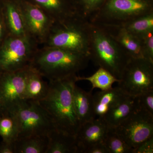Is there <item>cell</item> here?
<instances>
[{
	"label": "cell",
	"instance_id": "cell-20",
	"mask_svg": "<svg viewBox=\"0 0 153 153\" xmlns=\"http://www.w3.org/2000/svg\"><path fill=\"white\" fill-rule=\"evenodd\" d=\"M48 137L46 153H78L75 136L55 128Z\"/></svg>",
	"mask_w": 153,
	"mask_h": 153
},
{
	"label": "cell",
	"instance_id": "cell-17",
	"mask_svg": "<svg viewBox=\"0 0 153 153\" xmlns=\"http://www.w3.org/2000/svg\"><path fill=\"white\" fill-rule=\"evenodd\" d=\"M92 91L87 92L76 84L74 85L73 89V102L75 112L80 125L95 118Z\"/></svg>",
	"mask_w": 153,
	"mask_h": 153
},
{
	"label": "cell",
	"instance_id": "cell-29",
	"mask_svg": "<svg viewBox=\"0 0 153 153\" xmlns=\"http://www.w3.org/2000/svg\"><path fill=\"white\" fill-rule=\"evenodd\" d=\"M153 137L145 141L134 149L133 153H153Z\"/></svg>",
	"mask_w": 153,
	"mask_h": 153
},
{
	"label": "cell",
	"instance_id": "cell-21",
	"mask_svg": "<svg viewBox=\"0 0 153 153\" xmlns=\"http://www.w3.org/2000/svg\"><path fill=\"white\" fill-rule=\"evenodd\" d=\"M48 136H38L17 139L15 141L16 153H46Z\"/></svg>",
	"mask_w": 153,
	"mask_h": 153
},
{
	"label": "cell",
	"instance_id": "cell-1",
	"mask_svg": "<svg viewBox=\"0 0 153 153\" xmlns=\"http://www.w3.org/2000/svg\"><path fill=\"white\" fill-rule=\"evenodd\" d=\"M76 76L49 81L47 95L38 102L55 129L74 136L80 125L73 102Z\"/></svg>",
	"mask_w": 153,
	"mask_h": 153
},
{
	"label": "cell",
	"instance_id": "cell-26",
	"mask_svg": "<svg viewBox=\"0 0 153 153\" xmlns=\"http://www.w3.org/2000/svg\"><path fill=\"white\" fill-rule=\"evenodd\" d=\"M0 136L8 142H15L19 136L16 121L7 110L0 116Z\"/></svg>",
	"mask_w": 153,
	"mask_h": 153
},
{
	"label": "cell",
	"instance_id": "cell-11",
	"mask_svg": "<svg viewBox=\"0 0 153 153\" xmlns=\"http://www.w3.org/2000/svg\"><path fill=\"white\" fill-rule=\"evenodd\" d=\"M30 67L19 71L0 73V95L5 109L24 99Z\"/></svg>",
	"mask_w": 153,
	"mask_h": 153
},
{
	"label": "cell",
	"instance_id": "cell-19",
	"mask_svg": "<svg viewBox=\"0 0 153 153\" xmlns=\"http://www.w3.org/2000/svg\"><path fill=\"white\" fill-rule=\"evenodd\" d=\"M38 71L30 66L28 70L24 100L39 102L46 96L49 89V83Z\"/></svg>",
	"mask_w": 153,
	"mask_h": 153
},
{
	"label": "cell",
	"instance_id": "cell-4",
	"mask_svg": "<svg viewBox=\"0 0 153 153\" xmlns=\"http://www.w3.org/2000/svg\"><path fill=\"white\" fill-rule=\"evenodd\" d=\"M90 22L76 14L54 22L44 47H56L88 55Z\"/></svg>",
	"mask_w": 153,
	"mask_h": 153
},
{
	"label": "cell",
	"instance_id": "cell-33",
	"mask_svg": "<svg viewBox=\"0 0 153 153\" xmlns=\"http://www.w3.org/2000/svg\"><path fill=\"white\" fill-rule=\"evenodd\" d=\"M5 110H6L4 108L1 97V95H0V116L2 114L3 112Z\"/></svg>",
	"mask_w": 153,
	"mask_h": 153
},
{
	"label": "cell",
	"instance_id": "cell-18",
	"mask_svg": "<svg viewBox=\"0 0 153 153\" xmlns=\"http://www.w3.org/2000/svg\"><path fill=\"white\" fill-rule=\"evenodd\" d=\"M136 109L134 97L127 95L109 109L102 118L108 128H115Z\"/></svg>",
	"mask_w": 153,
	"mask_h": 153
},
{
	"label": "cell",
	"instance_id": "cell-8",
	"mask_svg": "<svg viewBox=\"0 0 153 153\" xmlns=\"http://www.w3.org/2000/svg\"><path fill=\"white\" fill-rule=\"evenodd\" d=\"M118 83L124 93L134 97L153 90V62L142 57H131Z\"/></svg>",
	"mask_w": 153,
	"mask_h": 153
},
{
	"label": "cell",
	"instance_id": "cell-22",
	"mask_svg": "<svg viewBox=\"0 0 153 153\" xmlns=\"http://www.w3.org/2000/svg\"><path fill=\"white\" fill-rule=\"evenodd\" d=\"M121 26L140 39L153 31V11L140 16Z\"/></svg>",
	"mask_w": 153,
	"mask_h": 153
},
{
	"label": "cell",
	"instance_id": "cell-10",
	"mask_svg": "<svg viewBox=\"0 0 153 153\" xmlns=\"http://www.w3.org/2000/svg\"><path fill=\"white\" fill-rule=\"evenodd\" d=\"M28 36L43 45L55 21L41 8L27 0H19Z\"/></svg>",
	"mask_w": 153,
	"mask_h": 153
},
{
	"label": "cell",
	"instance_id": "cell-32",
	"mask_svg": "<svg viewBox=\"0 0 153 153\" xmlns=\"http://www.w3.org/2000/svg\"><path fill=\"white\" fill-rule=\"evenodd\" d=\"M0 153H16L15 142L2 140L0 144Z\"/></svg>",
	"mask_w": 153,
	"mask_h": 153
},
{
	"label": "cell",
	"instance_id": "cell-14",
	"mask_svg": "<svg viewBox=\"0 0 153 153\" xmlns=\"http://www.w3.org/2000/svg\"><path fill=\"white\" fill-rule=\"evenodd\" d=\"M121 45L131 57H143L140 39L121 25H98Z\"/></svg>",
	"mask_w": 153,
	"mask_h": 153
},
{
	"label": "cell",
	"instance_id": "cell-31",
	"mask_svg": "<svg viewBox=\"0 0 153 153\" xmlns=\"http://www.w3.org/2000/svg\"><path fill=\"white\" fill-rule=\"evenodd\" d=\"M8 36L3 15L2 0H0V45Z\"/></svg>",
	"mask_w": 153,
	"mask_h": 153
},
{
	"label": "cell",
	"instance_id": "cell-7",
	"mask_svg": "<svg viewBox=\"0 0 153 153\" xmlns=\"http://www.w3.org/2000/svg\"><path fill=\"white\" fill-rule=\"evenodd\" d=\"M38 46L30 37L7 36L0 45V73L30 66Z\"/></svg>",
	"mask_w": 153,
	"mask_h": 153
},
{
	"label": "cell",
	"instance_id": "cell-3",
	"mask_svg": "<svg viewBox=\"0 0 153 153\" xmlns=\"http://www.w3.org/2000/svg\"><path fill=\"white\" fill-rule=\"evenodd\" d=\"M91 23L88 56L95 65L120 80L131 57L123 47L98 25Z\"/></svg>",
	"mask_w": 153,
	"mask_h": 153
},
{
	"label": "cell",
	"instance_id": "cell-12",
	"mask_svg": "<svg viewBox=\"0 0 153 153\" xmlns=\"http://www.w3.org/2000/svg\"><path fill=\"white\" fill-rule=\"evenodd\" d=\"M108 128L105 121L101 117L81 124L75 136L78 153H82L92 145L103 143Z\"/></svg>",
	"mask_w": 153,
	"mask_h": 153
},
{
	"label": "cell",
	"instance_id": "cell-15",
	"mask_svg": "<svg viewBox=\"0 0 153 153\" xmlns=\"http://www.w3.org/2000/svg\"><path fill=\"white\" fill-rule=\"evenodd\" d=\"M45 11L55 22H59L76 14L73 0H27Z\"/></svg>",
	"mask_w": 153,
	"mask_h": 153
},
{
	"label": "cell",
	"instance_id": "cell-23",
	"mask_svg": "<svg viewBox=\"0 0 153 153\" xmlns=\"http://www.w3.org/2000/svg\"><path fill=\"white\" fill-rule=\"evenodd\" d=\"M76 80H87L92 85L91 91L97 88L101 91L108 90L112 88L113 84L120 80L116 78L110 72L104 68L99 67L92 75L88 77L76 76Z\"/></svg>",
	"mask_w": 153,
	"mask_h": 153
},
{
	"label": "cell",
	"instance_id": "cell-24",
	"mask_svg": "<svg viewBox=\"0 0 153 153\" xmlns=\"http://www.w3.org/2000/svg\"><path fill=\"white\" fill-rule=\"evenodd\" d=\"M78 16L89 22L95 18L105 0H73Z\"/></svg>",
	"mask_w": 153,
	"mask_h": 153
},
{
	"label": "cell",
	"instance_id": "cell-13",
	"mask_svg": "<svg viewBox=\"0 0 153 153\" xmlns=\"http://www.w3.org/2000/svg\"><path fill=\"white\" fill-rule=\"evenodd\" d=\"M3 15L8 36L29 37L19 0H2Z\"/></svg>",
	"mask_w": 153,
	"mask_h": 153
},
{
	"label": "cell",
	"instance_id": "cell-6",
	"mask_svg": "<svg viewBox=\"0 0 153 153\" xmlns=\"http://www.w3.org/2000/svg\"><path fill=\"white\" fill-rule=\"evenodd\" d=\"M152 11V0H105L90 23L122 25Z\"/></svg>",
	"mask_w": 153,
	"mask_h": 153
},
{
	"label": "cell",
	"instance_id": "cell-16",
	"mask_svg": "<svg viewBox=\"0 0 153 153\" xmlns=\"http://www.w3.org/2000/svg\"><path fill=\"white\" fill-rule=\"evenodd\" d=\"M127 95L118 86L96 92L93 95L94 110L96 117H103L109 109Z\"/></svg>",
	"mask_w": 153,
	"mask_h": 153
},
{
	"label": "cell",
	"instance_id": "cell-28",
	"mask_svg": "<svg viewBox=\"0 0 153 153\" xmlns=\"http://www.w3.org/2000/svg\"><path fill=\"white\" fill-rule=\"evenodd\" d=\"M143 58L153 62V31L140 38Z\"/></svg>",
	"mask_w": 153,
	"mask_h": 153
},
{
	"label": "cell",
	"instance_id": "cell-9",
	"mask_svg": "<svg viewBox=\"0 0 153 153\" xmlns=\"http://www.w3.org/2000/svg\"><path fill=\"white\" fill-rule=\"evenodd\" d=\"M115 129L134 150L141 143L153 137V116L136 109Z\"/></svg>",
	"mask_w": 153,
	"mask_h": 153
},
{
	"label": "cell",
	"instance_id": "cell-27",
	"mask_svg": "<svg viewBox=\"0 0 153 153\" xmlns=\"http://www.w3.org/2000/svg\"><path fill=\"white\" fill-rule=\"evenodd\" d=\"M136 108L153 116V90L134 97Z\"/></svg>",
	"mask_w": 153,
	"mask_h": 153
},
{
	"label": "cell",
	"instance_id": "cell-30",
	"mask_svg": "<svg viewBox=\"0 0 153 153\" xmlns=\"http://www.w3.org/2000/svg\"><path fill=\"white\" fill-rule=\"evenodd\" d=\"M82 153H110L104 143H100L88 147Z\"/></svg>",
	"mask_w": 153,
	"mask_h": 153
},
{
	"label": "cell",
	"instance_id": "cell-2",
	"mask_svg": "<svg viewBox=\"0 0 153 153\" xmlns=\"http://www.w3.org/2000/svg\"><path fill=\"white\" fill-rule=\"evenodd\" d=\"M89 56L56 48H38L30 66L49 81L61 80L76 76L77 72L86 68Z\"/></svg>",
	"mask_w": 153,
	"mask_h": 153
},
{
	"label": "cell",
	"instance_id": "cell-25",
	"mask_svg": "<svg viewBox=\"0 0 153 153\" xmlns=\"http://www.w3.org/2000/svg\"><path fill=\"white\" fill-rule=\"evenodd\" d=\"M103 143L110 153L134 152V149L126 143L115 128H108Z\"/></svg>",
	"mask_w": 153,
	"mask_h": 153
},
{
	"label": "cell",
	"instance_id": "cell-5",
	"mask_svg": "<svg viewBox=\"0 0 153 153\" xmlns=\"http://www.w3.org/2000/svg\"><path fill=\"white\" fill-rule=\"evenodd\" d=\"M16 123L18 138L48 136L55 129L51 120L38 102L22 100L6 109Z\"/></svg>",
	"mask_w": 153,
	"mask_h": 153
}]
</instances>
